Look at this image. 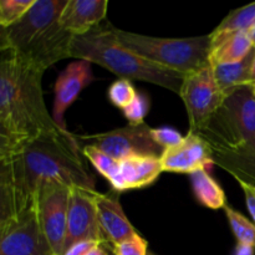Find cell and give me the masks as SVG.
<instances>
[{"instance_id": "6da1fadb", "label": "cell", "mask_w": 255, "mask_h": 255, "mask_svg": "<svg viewBox=\"0 0 255 255\" xmlns=\"http://www.w3.org/2000/svg\"><path fill=\"white\" fill-rule=\"evenodd\" d=\"M76 136L67 129L46 133L0 161V219L37 201L44 184L62 183L96 191Z\"/></svg>"}, {"instance_id": "7a4b0ae2", "label": "cell", "mask_w": 255, "mask_h": 255, "mask_svg": "<svg viewBox=\"0 0 255 255\" xmlns=\"http://www.w3.org/2000/svg\"><path fill=\"white\" fill-rule=\"evenodd\" d=\"M0 161L46 133L62 129L42 95L44 70L10 50H0ZM66 129V128H65Z\"/></svg>"}, {"instance_id": "3957f363", "label": "cell", "mask_w": 255, "mask_h": 255, "mask_svg": "<svg viewBox=\"0 0 255 255\" xmlns=\"http://www.w3.org/2000/svg\"><path fill=\"white\" fill-rule=\"evenodd\" d=\"M69 0H35L29 11L11 26L1 29L0 50H10L41 70L70 57L74 36L60 25Z\"/></svg>"}, {"instance_id": "277c9868", "label": "cell", "mask_w": 255, "mask_h": 255, "mask_svg": "<svg viewBox=\"0 0 255 255\" xmlns=\"http://www.w3.org/2000/svg\"><path fill=\"white\" fill-rule=\"evenodd\" d=\"M70 59L97 64L120 79L137 80L164 87L179 95L186 75L157 65L120 42L111 24L99 25L82 36H74Z\"/></svg>"}, {"instance_id": "5b68a950", "label": "cell", "mask_w": 255, "mask_h": 255, "mask_svg": "<svg viewBox=\"0 0 255 255\" xmlns=\"http://www.w3.org/2000/svg\"><path fill=\"white\" fill-rule=\"evenodd\" d=\"M212 152H234L255 138V95L251 84L229 94L198 132Z\"/></svg>"}, {"instance_id": "8992f818", "label": "cell", "mask_w": 255, "mask_h": 255, "mask_svg": "<svg viewBox=\"0 0 255 255\" xmlns=\"http://www.w3.org/2000/svg\"><path fill=\"white\" fill-rule=\"evenodd\" d=\"M120 42L139 56L157 65L187 75L209 65L211 36L167 39L136 34L114 26Z\"/></svg>"}, {"instance_id": "52a82bcc", "label": "cell", "mask_w": 255, "mask_h": 255, "mask_svg": "<svg viewBox=\"0 0 255 255\" xmlns=\"http://www.w3.org/2000/svg\"><path fill=\"white\" fill-rule=\"evenodd\" d=\"M0 255H56L42 229L37 201L0 219Z\"/></svg>"}, {"instance_id": "ba28073f", "label": "cell", "mask_w": 255, "mask_h": 255, "mask_svg": "<svg viewBox=\"0 0 255 255\" xmlns=\"http://www.w3.org/2000/svg\"><path fill=\"white\" fill-rule=\"evenodd\" d=\"M179 96L186 106L189 132L198 133L219 109L227 95L219 89L213 66L207 65L184 76Z\"/></svg>"}, {"instance_id": "9c48e42d", "label": "cell", "mask_w": 255, "mask_h": 255, "mask_svg": "<svg viewBox=\"0 0 255 255\" xmlns=\"http://www.w3.org/2000/svg\"><path fill=\"white\" fill-rule=\"evenodd\" d=\"M151 127L146 124L127 125L122 128L105 133L76 136L80 146L90 144L121 161L132 156L161 157L164 149L154 142L151 134Z\"/></svg>"}, {"instance_id": "30bf717a", "label": "cell", "mask_w": 255, "mask_h": 255, "mask_svg": "<svg viewBox=\"0 0 255 255\" xmlns=\"http://www.w3.org/2000/svg\"><path fill=\"white\" fill-rule=\"evenodd\" d=\"M72 187L47 183L37 193V211L42 229L56 255H64L67 232L70 192Z\"/></svg>"}, {"instance_id": "8fae6325", "label": "cell", "mask_w": 255, "mask_h": 255, "mask_svg": "<svg viewBox=\"0 0 255 255\" xmlns=\"http://www.w3.org/2000/svg\"><path fill=\"white\" fill-rule=\"evenodd\" d=\"M97 191L72 187L70 192L69 214L65 252L82 241H94L109 248L110 243L100 226L96 208Z\"/></svg>"}, {"instance_id": "7c38bea8", "label": "cell", "mask_w": 255, "mask_h": 255, "mask_svg": "<svg viewBox=\"0 0 255 255\" xmlns=\"http://www.w3.org/2000/svg\"><path fill=\"white\" fill-rule=\"evenodd\" d=\"M163 172L187 173L191 176L199 171H207L214 164L212 149L197 133L189 132L176 147L164 149L161 156Z\"/></svg>"}, {"instance_id": "4fadbf2b", "label": "cell", "mask_w": 255, "mask_h": 255, "mask_svg": "<svg viewBox=\"0 0 255 255\" xmlns=\"http://www.w3.org/2000/svg\"><path fill=\"white\" fill-rule=\"evenodd\" d=\"M95 80L91 62L76 60L66 66L57 76L55 82V99L52 106L54 121L62 128L65 127L64 115L66 110L76 101L82 90Z\"/></svg>"}, {"instance_id": "5bb4252c", "label": "cell", "mask_w": 255, "mask_h": 255, "mask_svg": "<svg viewBox=\"0 0 255 255\" xmlns=\"http://www.w3.org/2000/svg\"><path fill=\"white\" fill-rule=\"evenodd\" d=\"M96 208L100 226L106 236L110 246H115L138 234L125 214L117 192L96 193Z\"/></svg>"}, {"instance_id": "9a60e30c", "label": "cell", "mask_w": 255, "mask_h": 255, "mask_svg": "<svg viewBox=\"0 0 255 255\" xmlns=\"http://www.w3.org/2000/svg\"><path fill=\"white\" fill-rule=\"evenodd\" d=\"M107 0H69L60 25L72 36H82L96 29L107 14Z\"/></svg>"}, {"instance_id": "2e32d148", "label": "cell", "mask_w": 255, "mask_h": 255, "mask_svg": "<svg viewBox=\"0 0 255 255\" xmlns=\"http://www.w3.org/2000/svg\"><path fill=\"white\" fill-rule=\"evenodd\" d=\"M163 172L161 157L132 156L120 161V181L117 193L151 186Z\"/></svg>"}, {"instance_id": "e0dca14e", "label": "cell", "mask_w": 255, "mask_h": 255, "mask_svg": "<svg viewBox=\"0 0 255 255\" xmlns=\"http://www.w3.org/2000/svg\"><path fill=\"white\" fill-rule=\"evenodd\" d=\"M214 164L236 178L239 184L255 188V138L234 152H212Z\"/></svg>"}, {"instance_id": "ac0fdd59", "label": "cell", "mask_w": 255, "mask_h": 255, "mask_svg": "<svg viewBox=\"0 0 255 255\" xmlns=\"http://www.w3.org/2000/svg\"><path fill=\"white\" fill-rule=\"evenodd\" d=\"M255 25V2L236 9L227 15L223 21L209 34L212 49L228 37L243 31H251ZM212 51V50H211Z\"/></svg>"}, {"instance_id": "d6986e66", "label": "cell", "mask_w": 255, "mask_h": 255, "mask_svg": "<svg viewBox=\"0 0 255 255\" xmlns=\"http://www.w3.org/2000/svg\"><path fill=\"white\" fill-rule=\"evenodd\" d=\"M254 47L255 44L249 31L238 32L212 49L209 62L212 66H216L219 64L242 61L253 51Z\"/></svg>"}, {"instance_id": "ffe728a7", "label": "cell", "mask_w": 255, "mask_h": 255, "mask_svg": "<svg viewBox=\"0 0 255 255\" xmlns=\"http://www.w3.org/2000/svg\"><path fill=\"white\" fill-rule=\"evenodd\" d=\"M254 52L255 47L253 51L242 61L231 62V64H219L213 66L216 81L224 95L229 94L237 87L251 84V72Z\"/></svg>"}, {"instance_id": "44dd1931", "label": "cell", "mask_w": 255, "mask_h": 255, "mask_svg": "<svg viewBox=\"0 0 255 255\" xmlns=\"http://www.w3.org/2000/svg\"><path fill=\"white\" fill-rule=\"evenodd\" d=\"M191 182L196 199L202 206L213 211L224 208L227 206V197L223 188L217 183L208 171L192 173Z\"/></svg>"}, {"instance_id": "7402d4cb", "label": "cell", "mask_w": 255, "mask_h": 255, "mask_svg": "<svg viewBox=\"0 0 255 255\" xmlns=\"http://www.w3.org/2000/svg\"><path fill=\"white\" fill-rule=\"evenodd\" d=\"M81 149L85 158L89 159L90 163L111 183L112 188L116 192L120 181V161L90 144H81Z\"/></svg>"}, {"instance_id": "603a6c76", "label": "cell", "mask_w": 255, "mask_h": 255, "mask_svg": "<svg viewBox=\"0 0 255 255\" xmlns=\"http://www.w3.org/2000/svg\"><path fill=\"white\" fill-rule=\"evenodd\" d=\"M224 212L228 218L229 226H231L232 232L237 239V243L247 244L255 248V223L249 221L247 217L237 212L236 209L232 208L227 204L224 207Z\"/></svg>"}, {"instance_id": "cb8c5ba5", "label": "cell", "mask_w": 255, "mask_h": 255, "mask_svg": "<svg viewBox=\"0 0 255 255\" xmlns=\"http://www.w3.org/2000/svg\"><path fill=\"white\" fill-rule=\"evenodd\" d=\"M35 0H1L0 1V25L1 29L16 24L34 5Z\"/></svg>"}, {"instance_id": "d4e9b609", "label": "cell", "mask_w": 255, "mask_h": 255, "mask_svg": "<svg viewBox=\"0 0 255 255\" xmlns=\"http://www.w3.org/2000/svg\"><path fill=\"white\" fill-rule=\"evenodd\" d=\"M138 92L136 91L134 86L129 80L119 79L117 81L112 82L111 86L109 87L107 96L109 100L119 109L124 110L125 107L128 106Z\"/></svg>"}, {"instance_id": "484cf974", "label": "cell", "mask_w": 255, "mask_h": 255, "mask_svg": "<svg viewBox=\"0 0 255 255\" xmlns=\"http://www.w3.org/2000/svg\"><path fill=\"white\" fill-rule=\"evenodd\" d=\"M149 110V100L144 94L138 92L134 97L133 101L125 107L124 111L125 117L128 120L129 125H142L144 124V117L148 114Z\"/></svg>"}, {"instance_id": "4316f807", "label": "cell", "mask_w": 255, "mask_h": 255, "mask_svg": "<svg viewBox=\"0 0 255 255\" xmlns=\"http://www.w3.org/2000/svg\"><path fill=\"white\" fill-rule=\"evenodd\" d=\"M111 249L114 255H148V243L139 233L127 241L115 244Z\"/></svg>"}, {"instance_id": "83f0119b", "label": "cell", "mask_w": 255, "mask_h": 255, "mask_svg": "<svg viewBox=\"0 0 255 255\" xmlns=\"http://www.w3.org/2000/svg\"><path fill=\"white\" fill-rule=\"evenodd\" d=\"M151 134L154 142L163 149H168L172 148V147L178 146L184 139V136H182L178 131H176L174 128H171V127L152 128Z\"/></svg>"}, {"instance_id": "f1b7e54d", "label": "cell", "mask_w": 255, "mask_h": 255, "mask_svg": "<svg viewBox=\"0 0 255 255\" xmlns=\"http://www.w3.org/2000/svg\"><path fill=\"white\" fill-rule=\"evenodd\" d=\"M97 244H101V243H97V242H94V241L79 242V243L70 247V248L65 252L64 255H86L92 248H95Z\"/></svg>"}, {"instance_id": "f546056e", "label": "cell", "mask_w": 255, "mask_h": 255, "mask_svg": "<svg viewBox=\"0 0 255 255\" xmlns=\"http://www.w3.org/2000/svg\"><path fill=\"white\" fill-rule=\"evenodd\" d=\"M242 187L244 192V196H246V203L248 207V211L251 213L252 219L255 223V188L254 187L247 186V184H239Z\"/></svg>"}, {"instance_id": "4dcf8cb0", "label": "cell", "mask_w": 255, "mask_h": 255, "mask_svg": "<svg viewBox=\"0 0 255 255\" xmlns=\"http://www.w3.org/2000/svg\"><path fill=\"white\" fill-rule=\"evenodd\" d=\"M233 255H255V248L247 244L237 243Z\"/></svg>"}, {"instance_id": "1f68e13d", "label": "cell", "mask_w": 255, "mask_h": 255, "mask_svg": "<svg viewBox=\"0 0 255 255\" xmlns=\"http://www.w3.org/2000/svg\"><path fill=\"white\" fill-rule=\"evenodd\" d=\"M86 255H109L106 247L102 246V244H97L95 248H92Z\"/></svg>"}, {"instance_id": "d6a6232c", "label": "cell", "mask_w": 255, "mask_h": 255, "mask_svg": "<svg viewBox=\"0 0 255 255\" xmlns=\"http://www.w3.org/2000/svg\"><path fill=\"white\" fill-rule=\"evenodd\" d=\"M252 81H255V52H254L253 65H252V72H251V82Z\"/></svg>"}, {"instance_id": "836d02e7", "label": "cell", "mask_w": 255, "mask_h": 255, "mask_svg": "<svg viewBox=\"0 0 255 255\" xmlns=\"http://www.w3.org/2000/svg\"><path fill=\"white\" fill-rule=\"evenodd\" d=\"M249 34H251L252 39H253V41H254V44H255V25H254L253 27H252L251 31H249Z\"/></svg>"}, {"instance_id": "e575fe53", "label": "cell", "mask_w": 255, "mask_h": 255, "mask_svg": "<svg viewBox=\"0 0 255 255\" xmlns=\"http://www.w3.org/2000/svg\"><path fill=\"white\" fill-rule=\"evenodd\" d=\"M251 86H252V90H253L254 95H255V81H252L251 82Z\"/></svg>"}, {"instance_id": "d590c367", "label": "cell", "mask_w": 255, "mask_h": 255, "mask_svg": "<svg viewBox=\"0 0 255 255\" xmlns=\"http://www.w3.org/2000/svg\"><path fill=\"white\" fill-rule=\"evenodd\" d=\"M148 255H157V254L153 253V252H148Z\"/></svg>"}]
</instances>
